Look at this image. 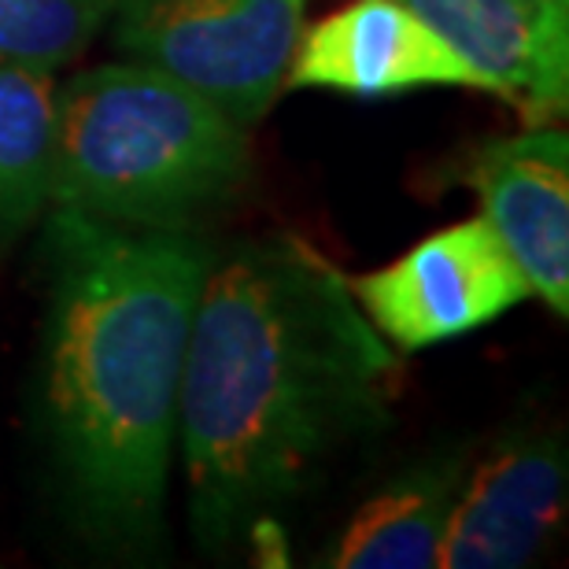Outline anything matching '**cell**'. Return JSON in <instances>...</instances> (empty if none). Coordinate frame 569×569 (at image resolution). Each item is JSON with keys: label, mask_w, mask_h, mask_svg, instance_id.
<instances>
[{"label": "cell", "mask_w": 569, "mask_h": 569, "mask_svg": "<svg viewBox=\"0 0 569 569\" xmlns=\"http://www.w3.org/2000/svg\"><path fill=\"white\" fill-rule=\"evenodd\" d=\"M400 362L351 281L292 233L214 252L181 370L189 529L233 551L392 422Z\"/></svg>", "instance_id": "cell-1"}, {"label": "cell", "mask_w": 569, "mask_h": 569, "mask_svg": "<svg viewBox=\"0 0 569 569\" xmlns=\"http://www.w3.org/2000/svg\"><path fill=\"white\" fill-rule=\"evenodd\" d=\"M211 259L200 233L44 211L38 437L63 518L108 559L163 548L181 370Z\"/></svg>", "instance_id": "cell-2"}, {"label": "cell", "mask_w": 569, "mask_h": 569, "mask_svg": "<svg viewBox=\"0 0 569 569\" xmlns=\"http://www.w3.org/2000/svg\"><path fill=\"white\" fill-rule=\"evenodd\" d=\"M56 111L52 208L200 233L252 178V130L148 63L78 71L56 89Z\"/></svg>", "instance_id": "cell-3"}, {"label": "cell", "mask_w": 569, "mask_h": 569, "mask_svg": "<svg viewBox=\"0 0 569 569\" xmlns=\"http://www.w3.org/2000/svg\"><path fill=\"white\" fill-rule=\"evenodd\" d=\"M111 38L241 127H259L284 89L307 0H111Z\"/></svg>", "instance_id": "cell-4"}, {"label": "cell", "mask_w": 569, "mask_h": 569, "mask_svg": "<svg viewBox=\"0 0 569 569\" xmlns=\"http://www.w3.org/2000/svg\"><path fill=\"white\" fill-rule=\"evenodd\" d=\"M351 292L400 351H426L492 326L532 296L529 278L481 214L437 230L396 263L356 278Z\"/></svg>", "instance_id": "cell-5"}, {"label": "cell", "mask_w": 569, "mask_h": 569, "mask_svg": "<svg viewBox=\"0 0 569 569\" xmlns=\"http://www.w3.org/2000/svg\"><path fill=\"white\" fill-rule=\"evenodd\" d=\"M566 440L518 426L485 455L473 451L448 518L440 569H521L551 548L566 521Z\"/></svg>", "instance_id": "cell-6"}, {"label": "cell", "mask_w": 569, "mask_h": 569, "mask_svg": "<svg viewBox=\"0 0 569 569\" xmlns=\"http://www.w3.org/2000/svg\"><path fill=\"white\" fill-rule=\"evenodd\" d=\"M481 200L492 226L532 296L555 315H569V138L555 122H540L510 138L477 144L455 170Z\"/></svg>", "instance_id": "cell-7"}, {"label": "cell", "mask_w": 569, "mask_h": 569, "mask_svg": "<svg viewBox=\"0 0 569 569\" xmlns=\"http://www.w3.org/2000/svg\"><path fill=\"white\" fill-rule=\"evenodd\" d=\"M284 89L389 97L411 89H481L485 74L396 0H351L303 27Z\"/></svg>", "instance_id": "cell-8"}, {"label": "cell", "mask_w": 569, "mask_h": 569, "mask_svg": "<svg viewBox=\"0 0 569 569\" xmlns=\"http://www.w3.org/2000/svg\"><path fill=\"white\" fill-rule=\"evenodd\" d=\"M477 67L488 93L518 100L529 127L569 108V19L529 0H396Z\"/></svg>", "instance_id": "cell-9"}, {"label": "cell", "mask_w": 569, "mask_h": 569, "mask_svg": "<svg viewBox=\"0 0 569 569\" xmlns=\"http://www.w3.org/2000/svg\"><path fill=\"white\" fill-rule=\"evenodd\" d=\"M473 443L455 440L422 451L392 473L333 543L318 555L326 569H429L437 566L448 518L462 492Z\"/></svg>", "instance_id": "cell-10"}, {"label": "cell", "mask_w": 569, "mask_h": 569, "mask_svg": "<svg viewBox=\"0 0 569 569\" xmlns=\"http://www.w3.org/2000/svg\"><path fill=\"white\" fill-rule=\"evenodd\" d=\"M56 71L0 60V248L52 208Z\"/></svg>", "instance_id": "cell-11"}, {"label": "cell", "mask_w": 569, "mask_h": 569, "mask_svg": "<svg viewBox=\"0 0 569 569\" xmlns=\"http://www.w3.org/2000/svg\"><path fill=\"white\" fill-rule=\"evenodd\" d=\"M111 0H0V60L60 71L108 27Z\"/></svg>", "instance_id": "cell-12"}, {"label": "cell", "mask_w": 569, "mask_h": 569, "mask_svg": "<svg viewBox=\"0 0 569 569\" xmlns=\"http://www.w3.org/2000/svg\"><path fill=\"white\" fill-rule=\"evenodd\" d=\"M532 8L548 11V16H559V19H569V0H529Z\"/></svg>", "instance_id": "cell-13"}]
</instances>
